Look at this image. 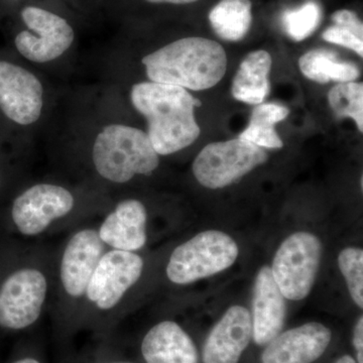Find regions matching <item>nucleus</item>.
I'll return each instance as SVG.
<instances>
[{
  "mask_svg": "<svg viewBox=\"0 0 363 363\" xmlns=\"http://www.w3.org/2000/svg\"><path fill=\"white\" fill-rule=\"evenodd\" d=\"M128 111L108 83L62 90L44 135L50 152L75 182L113 197L161 166L147 131L133 124Z\"/></svg>",
  "mask_w": 363,
  "mask_h": 363,
  "instance_id": "1",
  "label": "nucleus"
},
{
  "mask_svg": "<svg viewBox=\"0 0 363 363\" xmlns=\"http://www.w3.org/2000/svg\"><path fill=\"white\" fill-rule=\"evenodd\" d=\"M11 43L21 60L38 70L66 74L75 61L79 30L77 16L58 0H28L6 16Z\"/></svg>",
  "mask_w": 363,
  "mask_h": 363,
  "instance_id": "2",
  "label": "nucleus"
},
{
  "mask_svg": "<svg viewBox=\"0 0 363 363\" xmlns=\"http://www.w3.org/2000/svg\"><path fill=\"white\" fill-rule=\"evenodd\" d=\"M108 84L118 90L131 111L145 119V131L160 157L187 149L199 138L195 108L201 106V101L190 91L150 81Z\"/></svg>",
  "mask_w": 363,
  "mask_h": 363,
  "instance_id": "3",
  "label": "nucleus"
},
{
  "mask_svg": "<svg viewBox=\"0 0 363 363\" xmlns=\"http://www.w3.org/2000/svg\"><path fill=\"white\" fill-rule=\"evenodd\" d=\"M111 200V196L84 183L50 177L33 180L14 197L11 219L21 235L38 238L55 227L104 212Z\"/></svg>",
  "mask_w": 363,
  "mask_h": 363,
  "instance_id": "4",
  "label": "nucleus"
},
{
  "mask_svg": "<svg viewBox=\"0 0 363 363\" xmlns=\"http://www.w3.org/2000/svg\"><path fill=\"white\" fill-rule=\"evenodd\" d=\"M138 65L150 82L201 91L213 87L225 75L223 47L201 37L169 40L138 56Z\"/></svg>",
  "mask_w": 363,
  "mask_h": 363,
  "instance_id": "5",
  "label": "nucleus"
},
{
  "mask_svg": "<svg viewBox=\"0 0 363 363\" xmlns=\"http://www.w3.org/2000/svg\"><path fill=\"white\" fill-rule=\"evenodd\" d=\"M61 91L45 74L16 60L0 59V113L35 147L45 135L56 111Z\"/></svg>",
  "mask_w": 363,
  "mask_h": 363,
  "instance_id": "6",
  "label": "nucleus"
},
{
  "mask_svg": "<svg viewBox=\"0 0 363 363\" xmlns=\"http://www.w3.org/2000/svg\"><path fill=\"white\" fill-rule=\"evenodd\" d=\"M107 248L97 227H79L67 238L60 250L54 283L59 312L65 319L83 317L90 279Z\"/></svg>",
  "mask_w": 363,
  "mask_h": 363,
  "instance_id": "7",
  "label": "nucleus"
},
{
  "mask_svg": "<svg viewBox=\"0 0 363 363\" xmlns=\"http://www.w3.org/2000/svg\"><path fill=\"white\" fill-rule=\"evenodd\" d=\"M55 283V274L45 264H23L0 286V327L23 331L38 323Z\"/></svg>",
  "mask_w": 363,
  "mask_h": 363,
  "instance_id": "8",
  "label": "nucleus"
},
{
  "mask_svg": "<svg viewBox=\"0 0 363 363\" xmlns=\"http://www.w3.org/2000/svg\"><path fill=\"white\" fill-rule=\"evenodd\" d=\"M238 245L218 230L196 234L172 252L166 267L171 283L185 286L229 269L238 257Z\"/></svg>",
  "mask_w": 363,
  "mask_h": 363,
  "instance_id": "9",
  "label": "nucleus"
},
{
  "mask_svg": "<svg viewBox=\"0 0 363 363\" xmlns=\"http://www.w3.org/2000/svg\"><path fill=\"white\" fill-rule=\"evenodd\" d=\"M145 260L138 252L107 248L90 279L83 315H114L142 279Z\"/></svg>",
  "mask_w": 363,
  "mask_h": 363,
  "instance_id": "10",
  "label": "nucleus"
},
{
  "mask_svg": "<svg viewBox=\"0 0 363 363\" xmlns=\"http://www.w3.org/2000/svg\"><path fill=\"white\" fill-rule=\"evenodd\" d=\"M321 241L315 234L296 233L277 250L271 267L272 278L284 297L300 301L311 293L321 262Z\"/></svg>",
  "mask_w": 363,
  "mask_h": 363,
  "instance_id": "11",
  "label": "nucleus"
},
{
  "mask_svg": "<svg viewBox=\"0 0 363 363\" xmlns=\"http://www.w3.org/2000/svg\"><path fill=\"white\" fill-rule=\"evenodd\" d=\"M267 159L262 147L240 138L212 143L195 157L193 175L203 187L217 190L240 180Z\"/></svg>",
  "mask_w": 363,
  "mask_h": 363,
  "instance_id": "12",
  "label": "nucleus"
},
{
  "mask_svg": "<svg viewBox=\"0 0 363 363\" xmlns=\"http://www.w3.org/2000/svg\"><path fill=\"white\" fill-rule=\"evenodd\" d=\"M97 227L100 240L111 250L138 252L147 245L149 211L142 200L113 196Z\"/></svg>",
  "mask_w": 363,
  "mask_h": 363,
  "instance_id": "13",
  "label": "nucleus"
},
{
  "mask_svg": "<svg viewBox=\"0 0 363 363\" xmlns=\"http://www.w3.org/2000/svg\"><path fill=\"white\" fill-rule=\"evenodd\" d=\"M332 332L317 322L306 323L279 333L267 344L262 363H313L324 354Z\"/></svg>",
  "mask_w": 363,
  "mask_h": 363,
  "instance_id": "14",
  "label": "nucleus"
},
{
  "mask_svg": "<svg viewBox=\"0 0 363 363\" xmlns=\"http://www.w3.org/2000/svg\"><path fill=\"white\" fill-rule=\"evenodd\" d=\"M252 339V315L242 306H233L208 335L203 363H238Z\"/></svg>",
  "mask_w": 363,
  "mask_h": 363,
  "instance_id": "15",
  "label": "nucleus"
},
{
  "mask_svg": "<svg viewBox=\"0 0 363 363\" xmlns=\"http://www.w3.org/2000/svg\"><path fill=\"white\" fill-rule=\"evenodd\" d=\"M286 316V298L272 278L271 267L259 269L253 286L252 339L259 346L267 345L277 337Z\"/></svg>",
  "mask_w": 363,
  "mask_h": 363,
  "instance_id": "16",
  "label": "nucleus"
},
{
  "mask_svg": "<svg viewBox=\"0 0 363 363\" xmlns=\"http://www.w3.org/2000/svg\"><path fill=\"white\" fill-rule=\"evenodd\" d=\"M140 351L145 363H199L193 339L169 320L154 325L147 332Z\"/></svg>",
  "mask_w": 363,
  "mask_h": 363,
  "instance_id": "17",
  "label": "nucleus"
},
{
  "mask_svg": "<svg viewBox=\"0 0 363 363\" xmlns=\"http://www.w3.org/2000/svg\"><path fill=\"white\" fill-rule=\"evenodd\" d=\"M272 57L267 51H255L248 54L241 62L233 78V97L238 101L259 105L266 100L269 93V73Z\"/></svg>",
  "mask_w": 363,
  "mask_h": 363,
  "instance_id": "18",
  "label": "nucleus"
},
{
  "mask_svg": "<svg viewBox=\"0 0 363 363\" xmlns=\"http://www.w3.org/2000/svg\"><path fill=\"white\" fill-rule=\"evenodd\" d=\"M303 75L310 80L329 82H354L359 77L358 67L352 62L341 61L335 52L326 49L311 50L298 60Z\"/></svg>",
  "mask_w": 363,
  "mask_h": 363,
  "instance_id": "19",
  "label": "nucleus"
},
{
  "mask_svg": "<svg viewBox=\"0 0 363 363\" xmlns=\"http://www.w3.org/2000/svg\"><path fill=\"white\" fill-rule=\"evenodd\" d=\"M209 21L215 33L228 42H238L252 23L250 0H221L211 9Z\"/></svg>",
  "mask_w": 363,
  "mask_h": 363,
  "instance_id": "20",
  "label": "nucleus"
},
{
  "mask_svg": "<svg viewBox=\"0 0 363 363\" xmlns=\"http://www.w3.org/2000/svg\"><path fill=\"white\" fill-rule=\"evenodd\" d=\"M289 113L290 111L284 105H257L247 128L240 133V138L262 149H281L284 147V143L277 133L276 124L286 118Z\"/></svg>",
  "mask_w": 363,
  "mask_h": 363,
  "instance_id": "21",
  "label": "nucleus"
},
{
  "mask_svg": "<svg viewBox=\"0 0 363 363\" xmlns=\"http://www.w3.org/2000/svg\"><path fill=\"white\" fill-rule=\"evenodd\" d=\"M332 111L338 118L353 119L358 130L363 131V85L362 83H339L328 93Z\"/></svg>",
  "mask_w": 363,
  "mask_h": 363,
  "instance_id": "22",
  "label": "nucleus"
},
{
  "mask_svg": "<svg viewBox=\"0 0 363 363\" xmlns=\"http://www.w3.org/2000/svg\"><path fill=\"white\" fill-rule=\"evenodd\" d=\"M321 16V7L317 2L310 0L298 9L286 11L281 23L286 35L296 42H301L317 30Z\"/></svg>",
  "mask_w": 363,
  "mask_h": 363,
  "instance_id": "23",
  "label": "nucleus"
},
{
  "mask_svg": "<svg viewBox=\"0 0 363 363\" xmlns=\"http://www.w3.org/2000/svg\"><path fill=\"white\" fill-rule=\"evenodd\" d=\"M338 266L345 279L350 297L363 308V250L358 247H346L338 255Z\"/></svg>",
  "mask_w": 363,
  "mask_h": 363,
  "instance_id": "24",
  "label": "nucleus"
},
{
  "mask_svg": "<svg viewBox=\"0 0 363 363\" xmlns=\"http://www.w3.org/2000/svg\"><path fill=\"white\" fill-rule=\"evenodd\" d=\"M70 9L84 26H91L105 18L102 0H59Z\"/></svg>",
  "mask_w": 363,
  "mask_h": 363,
  "instance_id": "25",
  "label": "nucleus"
},
{
  "mask_svg": "<svg viewBox=\"0 0 363 363\" xmlns=\"http://www.w3.org/2000/svg\"><path fill=\"white\" fill-rule=\"evenodd\" d=\"M322 38L326 42L347 48L360 57L363 56V38L350 28L337 25L329 26L322 33Z\"/></svg>",
  "mask_w": 363,
  "mask_h": 363,
  "instance_id": "26",
  "label": "nucleus"
},
{
  "mask_svg": "<svg viewBox=\"0 0 363 363\" xmlns=\"http://www.w3.org/2000/svg\"><path fill=\"white\" fill-rule=\"evenodd\" d=\"M332 21L334 25L344 26L350 28L359 37L363 38V25L362 21L358 18L357 14L348 9H341L332 14Z\"/></svg>",
  "mask_w": 363,
  "mask_h": 363,
  "instance_id": "27",
  "label": "nucleus"
},
{
  "mask_svg": "<svg viewBox=\"0 0 363 363\" xmlns=\"http://www.w3.org/2000/svg\"><path fill=\"white\" fill-rule=\"evenodd\" d=\"M353 346H354L355 352H357V363H363V317L355 324L354 331H353Z\"/></svg>",
  "mask_w": 363,
  "mask_h": 363,
  "instance_id": "28",
  "label": "nucleus"
},
{
  "mask_svg": "<svg viewBox=\"0 0 363 363\" xmlns=\"http://www.w3.org/2000/svg\"><path fill=\"white\" fill-rule=\"evenodd\" d=\"M28 0H0V16H9L16 7Z\"/></svg>",
  "mask_w": 363,
  "mask_h": 363,
  "instance_id": "29",
  "label": "nucleus"
},
{
  "mask_svg": "<svg viewBox=\"0 0 363 363\" xmlns=\"http://www.w3.org/2000/svg\"><path fill=\"white\" fill-rule=\"evenodd\" d=\"M11 363H42V362L35 357H26L18 358V359L14 360V362Z\"/></svg>",
  "mask_w": 363,
  "mask_h": 363,
  "instance_id": "30",
  "label": "nucleus"
},
{
  "mask_svg": "<svg viewBox=\"0 0 363 363\" xmlns=\"http://www.w3.org/2000/svg\"><path fill=\"white\" fill-rule=\"evenodd\" d=\"M334 363H357L355 362L354 358L351 357L350 355H343L340 358H338Z\"/></svg>",
  "mask_w": 363,
  "mask_h": 363,
  "instance_id": "31",
  "label": "nucleus"
},
{
  "mask_svg": "<svg viewBox=\"0 0 363 363\" xmlns=\"http://www.w3.org/2000/svg\"><path fill=\"white\" fill-rule=\"evenodd\" d=\"M105 363H135L133 362H128V360H113V362H108Z\"/></svg>",
  "mask_w": 363,
  "mask_h": 363,
  "instance_id": "32",
  "label": "nucleus"
},
{
  "mask_svg": "<svg viewBox=\"0 0 363 363\" xmlns=\"http://www.w3.org/2000/svg\"><path fill=\"white\" fill-rule=\"evenodd\" d=\"M0 182H1V169H0Z\"/></svg>",
  "mask_w": 363,
  "mask_h": 363,
  "instance_id": "33",
  "label": "nucleus"
}]
</instances>
